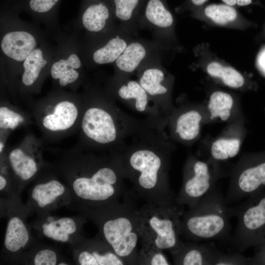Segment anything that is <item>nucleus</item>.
<instances>
[{
  "mask_svg": "<svg viewBox=\"0 0 265 265\" xmlns=\"http://www.w3.org/2000/svg\"><path fill=\"white\" fill-rule=\"evenodd\" d=\"M230 207L232 217L237 223L230 242L241 252L265 238V195L250 198Z\"/></svg>",
  "mask_w": 265,
  "mask_h": 265,
  "instance_id": "7ed1b4c3",
  "label": "nucleus"
},
{
  "mask_svg": "<svg viewBox=\"0 0 265 265\" xmlns=\"http://www.w3.org/2000/svg\"><path fill=\"white\" fill-rule=\"evenodd\" d=\"M252 0H237V5L239 6L248 5L251 4Z\"/></svg>",
  "mask_w": 265,
  "mask_h": 265,
  "instance_id": "a19ab883",
  "label": "nucleus"
},
{
  "mask_svg": "<svg viewBox=\"0 0 265 265\" xmlns=\"http://www.w3.org/2000/svg\"><path fill=\"white\" fill-rule=\"evenodd\" d=\"M77 263L80 265H123L125 262L108 246L86 244L77 251Z\"/></svg>",
  "mask_w": 265,
  "mask_h": 265,
  "instance_id": "aec40b11",
  "label": "nucleus"
},
{
  "mask_svg": "<svg viewBox=\"0 0 265 265\" xmlns=\"http://www.w3.org/2000/svg\"><path fill=\"white\" fill-rule=\"evenodd\" d=\"M182 213L175 204L146 210L138 217L145 246L169 250L173 255L176 253L183 243L179 238Z\"/></svg>",
  "mask_w": 265,
  "mask_h": 265,
  "instance_id": "f03ea898",
  "label": "nucleus"
},
{
  "mask_svg": "<svg viewBox=\"0 0 265 265\" xmlns=\"http://www.w3.org/2000/svg\"><path fill=\"white\" fill-rule=\"evenodd\" d=\"M222 251L211 242L195 241L183 243L173 255L175 264L183 265H216Z\"/></svg>",
  "mask_w": 265,
  "mask_h": 265,
  "instance_id": "dca6fc26",
  "label": "nucleus"
},
{
  "mask_svg": "<svg viewBox=\"0 0 265 265\" xmlns=\"http://www.w3.org/2000/svg\"><path fill=\"white\" fill-rule=\"evenodd\" d=\"M161 58L151 60L137 71V80L152 101L160 103L169 91V77L161 64Z\"/></svg>",
  "mask_w": 265,
  "mask_h": 265,
  "instance_id": "2eb2a0df",
  "label": "nucleus"
},
{
  "mask_svg": "<svg viewBox=\"0 0 265 265\" xmlns=\"http://www.w3.org/2000/svg\"><path fill=\"white\" fill-rule=\"evenodd\" d=\"M82 62L79 55L72 53L66 58H61L53 63L50 74L52 78L58 80L62 86H66L76 81L80 76L79 69Z\"/></svg>",
  "mask_w": 265,
  "mask_h": 265,
  "instance_id": "412c9836",
  "label": "nucleus"
},
{
  "mask_svg": "<svg viewBox=\"0 0 265 265\" xmlns=\"http://www.w3.org/2000/svg\"><path fill=\"white\" fill-rule=\"evenodd\" d=\"M250 260L240 252L225 253L222 251L216 262V265H243L250 264Z\"/></svg>",
  "mask_w": 265,
  "mask_h": 265,
  "instance_id": "72a5a7b5",
  "label": "nucleus"
},
{
  "mask_svg": "<svg viewBox=\"0 0 265 265\" xmlns=\"http://www.w3.org/2000/svg\"><path fill=\"white\" fill-rule=\"evenodd\" d=\"M255 263H265V245L264 246L263 250L261 251L257 257L251 261L250 264Z\"/></svg>",
  "mask_w": 265,
  "mask_h": 265,
  "instance_id": "e433bc0d",
  "label": "nucleus"
},
{
  "mask_svg": "<svg viewBox=\"0 0 265 265\" xmlns=\"http://www.w3.org/2000/svg\"><path fill=\"white\" fill-rule=\"evenodd\" d=\"M77 103L69 98L57 99L44 107L39 122L42 129L57 133L65 132L77 123L80 115Z\"/></svg>",
  "mask_w": 265,
  "mask_h": 265,
  "instance_id": "ddd939ff",
  "label": "nucleus"
},
{
  "mask_svg": "<svg viewBox=\"0 0 265 265\" xmlns=\"http://www.w3.org/2000/svg\"><path fill=\"white\" fill-rule=\"evenodd\" d=\"M61 0H22L19 6L31 13L41 16L53 14L57 9Z\"/></svg>",
  "mask_w": 265,
  "mask_h": 265,
  "instance_id": "2f4dec72",
  "label": "nucleus"
},
{
  "mask_svg": "<svg viewBox=\"0 0 265 265\" xmlns=\"http://www.w3.org/2000/svg\"><path fill=\"white\" fill-rule=\"evenodd\" d=\"M174 23L166 0H147L138 20V28L147 29L164 50L168 47Z\"/></svg>",
  "mask_w": 265,
  "mask_h": 265,
  "instance_id": "1a4fd4ad",
  "label": "nucleus"
},
{
  "mask_svg": "<svg viewBox=\"0 0 265 265\" xmlns=\"http://www.w3.org/2000/svg\"><path fill=\"white\" fill-rule=\"evenodd\" d=\"M48 63L42 49H35L23 62L22 84L26 87L33 85Z\"/></svg>",
  "mask_w": 265,
  "mask_h": 265,
  "instance_id": "a878e982",
  "label": "nucleus"
},
{
  "mask_svg": "<svg viewBox=\"0 0 265 265\" xmlns=\"http://www.w3.org/2000/svg\"><path fill=\"white\" fill-rule=\"evenodd\" d=\"M202 10L207 18L220 25H225L234 21L238 16L233 6L224 3L210 4L205 6Z\"/></svg>",
  "mask_w": 265,
  "mask_h": 265,
  "instance_id": "c756f323",
  "label": "nucleus"
},
{
  "mask_svg": "<svg viewBox=\"0 0 265 265\" xmlns=\"http://www.w3.org/2000/svg\"><path fill=\"white\" fill-rule=\"evenodd\" d=\"M147 0H110L117 25L133 36L137 35L138 20Z\"/></svg>",
  "mask_w": 265,
  "mask_h": 265,
  "instance_id": "6ab92c4d",
  "label": "nucleus"
},
{
  "mask_svg": "<svg viewBox=\"0 0 265 265\" xmlns=\"http://www.w3.org/2000/svg\"><path fill=\"white\" fill-rule=\"evenodd\" d=\"M42 233L47 238L56 241L66 243L77 231V225L74 219L64 217L54 219L50 216L42 226Z\"/></svg>",
  "mask_w": 265,
  "mask_h": 265,
  "instance_id": "393cba45",
  "label": "nucleus"
},
{
  "mask_svg": "<svg viewBox=\"0 0 265 265\" xmlns=\"http://www.w3.org/2000/svg\"><path fill=\"white\" fill-rule=\"evenodd\" d=\"M37 46L35 36L24 30L7 32L0 41L3 53L11 60L20 62H23Z\"/></svg>",
  "mask_w": 265,
  "mask_h": 265,
  "instance_id": "f3484780",
  "label": "nucleus"
},
{
  "mask_svg": "<svg viewBox=\"0 0 265 265\" xmlns=\"http://www.w3.org/2000/svg\"><path fill=\"white\" fill-rule=\"evenodd\" d=\"M142 253L145 257L146 264L151 265H170L165 256L163 254L160 250L153 247L145 246Z\"/></svg>",
  "mask_w": 265,
  "mask_h": 265,
  "instance_id": "f704fd0d",
  "label": "nucleus"
},
{
  "mask_svg": "<svg viewBox=\"0 0 265 265\" xmlns=\"http://www.w3.org/2000/svg\"><path fill=\"white\" fill-rule=\"evenodd\" d=\"M226 5L234 6L237 5V0H221Z\"/></svg>",
  "mask_w": 265,
  "mask_h": 265,
  "instance_id": "79ce46f5",
  "label": "nucleus"
},
{
  "mask_svg": "<svg viewBox=\"0 0 265 265\" xmlns=\"http://www.w3.org/2000/svg\"><path fill=\"white\" fill-rule=\"evenodd\" d=\"M240 141L238 139L221 138L214 141L211 147L212 158L216 160H225L235 157L238 153Z\"/></svg>",
  "mask_w": 265,
  "mask_h": 265,
  "instance_id": "7c9ffc66",
  "label": "nucleus"
},
{
  "mask_svg": "<svg viewBox=\"0 0 265 265\" xmlns=\"http://www.w3.org/2000/svg\"><path fill=\"white\" fill-rule=\"evenodd\" d=\"M120 176L112 166L101 164L90 166L75 176L71 182L74 195L88 204H101L112 199L118 190Z\"/></svg>",
  "mask_w": 265,
  "mask_h": 265,
  "instance_id": "20e7f679",
  "label": "nucleus"
},
{
  "mask_svg": "<svg viewBox=\"0 0 265 265\" xmlns=\"http://www.w3.org/2000/svg\"><path fill=\"white\" fill-rule=\"evenodd\" d=\"M163 51L154 40L133 37L114 63L115 75L130 77L147 62L161 58Z\"/></svg>",
  "mask_w": 265,
  "mask_h": 265,
  "instance_id": "9d476101",
  "label": "nucleus"
},
{
  "mask_svg": "<svg viewBox=\"0 0 265 265\" xmlns=\"http://www.w3.org/2000/svg\"><path fill=\"white\" fill-rule=\"evenodd\" d=\"M185 175L176 202L186 205L189 209L196 207L202 199L215 187L216 178L213 177L208 163L195 160Z\"/></svg>",
  "mask_w": 265,
  "mask_h": 265,
  "instance_id": "6e6552de",
  "label": "nucleus"
},
{
  "mask_svg": "<svg viewBox=\"0 0 265 265\" xmlns=\"http://www.w3.org/2000/svg\"><path fill=\"white\" fill-rule=\"evenodd\" d=\"M207 0H187V3L191 7H198L203 6Z\"/></svg>",
  "mask_w": 265,
  "mask_h": 265,
  "instance_id": "4c0bfd02",
  "label": "nucleus"
},
{
  "mask_svg": "<svg viewBox=\"0 0 265 265\" xmlns=\"http://www.w3.org/2000/svg\"><path fill=\"white\" fill-rule=\"evenodd\" d=\"M128 163L130 169L136 174V184L144 192H153L160 184L170 190L166 182L162 180L163 159L156 149L150 147H139L130 154Z\"/></svg>",
  "mask_w": 265,
  "mask_h": 265,
  "instance_id": "423d86ee",
  "label": "nucleus"
},
{
  "mask_svg": "<svg viewBox=\"0 0 265 265\" xmlns=\"http://www.w3.org/2000/svg\"><path fill=\"white\" fill-rule=\"evenodd\" d=\"M25 121L20 113L7 106L0 107V128L2 130H14Z\"/></svg>",
  "mask_w": 265,
  "mask_h": 265,
  "instance_id": "473e14b6",
  "label": "nucleus"
},
{
  "mask_svg": "<svg viewBox=\"0 0 265 265\" xmlns=\"http://www.w3.org/2000/svg\"><path fill=\"white\" fill-rule=\"evenodd\" d=\"M57 263L56 252L50 249H43L35 255L33 264L35 265H55Z\"/></svg>",
  "mask_w": 265,
  "mask_h": 265,
  "instance_id": "c9c22d12",
  "label": "nucleus"
},
{
  "mask_svg": "<svg viewBox=\"0 0 265 265\" xmlns=\"http://www.w3.org/2000/svg\"><path fill=\"white\" fill-rule=\"evenodd\" d=\"M259 64L261 69L264 73H265V50L260 55L259 58Z\"/></svg>",
  "mask_w": 265,
  "mask_h": 265,
  "instance_id": "58836bf2",
  "label": "nucleus"
},
{
  "mask_svg": "<svg viewBox=\"0 0 265 265\" xmlns=\"http://www.w3.org/2000/svg\"><path fill=\"white\" fill-rule=\"evenodd\" d=\"M233 105V100L230 94L219 91L213 92L211 95L208 104L211 118L219 117L223 121L227 120Z\"/></svg>",
  "mask_w": 265,
  "mask_h": 265,
  "instance_id": "c85d7f7f",
  "label": "nucleus"
},
{
  "mask_svg": "<svg viewBox=\"0 0 265 265\" xmlns=\"http://www.w3.org/2000/svg\"><path fill=\"white\" fill-rule=\"evenodd\" d=\"M7 181L6 178L1 174L0 175V190H3L6 186Z\"/></svg>",
  "mask_w": 265,
  "mask_h": 265,
  "instance_id": "ea45409f",
  "label": "nucleus"
},
{
  "mask_svg": "<svg viewBox=\"0 0 265 265\" xmlns=\"http://www.w3.org/2000/svg\"><path fill=\"white\" fill-rule=\"evenodd\" d=\"M114 94L121 100L132 103L138 112H144L152 101L137 80L115 75L111 83Z\"/></svg>",
  "mask_w": 265,
  "mask_h": 265,
  "instance_id": "a211bd4d",
  "label": "nucleus"
},
{
  "mask_svg": "<svg viewBox=\"0 0 265 265\" xmlns=\"http://www.w3.org/2000/svg\"><path fill=\"white\" fill-rule=\"evenodd\" d=\"M93 38L88 52L90 62L93 65L113 64L133 36L118 26L112 31Z\"/></svg>",
  "mask_w": 265,
  "mask_h": 265,
  "instance_id": "9b49d317",
  "label": "nucleus"
},
{
  "mask_svg": "<svg viewBox=\"0 0 265 265\" xmlns=\"http://www.w3.org/2000/svg\"><path fill=\"white\" fill-rule=\"evenodd\" d=\"M4 143L2 141H0V153H1L4 148Z\"/></svg>",
  "mask_w": 265,
  "mask_h": 265,
  "instance_id": "37998d69",
  "label": "nucleus"
},
{
  "mask_svg": "<svg viewBox=\"0 0 265 265\" xmlns=\"http://www.w3.org/2000/svg\"><path fill=\"white\" fill-rule=\"evenodd\" d=\"M29 233L25 223L17 216L8 220L4 237V245L6 250L16 253L24 249L29 241Z\"/></svg>",
  "mask_w": 265,
  "mask_h": 265,
  "instance_id": "5701e85b",
  "label": "nucleus"
},
{
  "mask_svg": "<svg viewBox=\"0 0 265 265\" xmlns=\"http://www.w3.org/2000/svg\"><path fill=\"white\" fill-rule=\"evenodd\" d=\"M81 26L93 38L118 26L110 0H83L80 14Z\"/></svg>",
  "mask_w": 265,
  "mask_h": 265,
  "instance_id": "f8f14e48",
  "label": "nucleus"
},
{
  "mask_svg": "<svg viewBox=\"0 0 265 265\" xmlns=\"http://www.w3.org/2000/svg\"><path fill=\"white\" fill-rule=\"evenodd\" d=\"M124 213L114 214L102 222L101 231L105 242L123 260L136 249L141 235L139 220Z\"/></svg>",
  "mask_w": 265,
  "mask_h": 265,
  "instance_id": "39448f33",
  "label": "nucleus"
},
{
  "mask_svg": "<svg viewBox=\"0 0 265 265\" xmlns=\"http://www.w3.org/2000/svg\"><path fill=\"white\" fill-rule=\"evenodd\" d=\"M8 159L13 172L21 181L30 180L38 171L35 158L22 148L12 150L8 154Z\"/></svg>",
  "mask_w": 265,
  "mask_h": 265,
  "instance_id": "4be33fe9",
  "label": "nucleus"
},
{
  "mask_svg": "<svg viewBox=\"0 0 265 265\" xmlns=\"http://www.w3.org/2000/svg\"><path fill=\"white\" fill-rule=\"evenodd\" d=\"M201 120V114L196 110H189L183 113L177 120L176 132L183 140H192L199 133Z\"/></svg>",
  "mask_w": 265,
  "mask_h": 265,
  "instance_id": "bb28decb",
  "label": "nucleus"
},
{
  "mask_svg": "<svg viewBox=\"0 0 265 265\" xmlns=\"http://www.w3.org/2000/svg\"><path fill=\"white\" fill-rule=\"evenodd\" d=\"M80 125L84 135L97 144H112L120 136V125L116 117L101 105L89 106L81 115Z\"/></svg>",
  "mask_w": 265,
  "mask_h": 265,
  "instance_id": "0eeeda50",
  "label": "nucleus"
},
{
  "mask_svg": "<svg viewBox=\"0 0 265 265\" xmlns=\"http://www.w3.org/2000/svg\"><path fill=\"white\" fill-rule=\"evenodd\" d=\"M265 186V162L254 166L241 167L232 179L225 196L230 205L255 195Z\"/></svg>",
  "mask_w": 265,
  "mask_h": 265,
  "instance_id": "4468645a",
  "label": "nucleus"
},
{
  "mask_svg": "<svg viewBox=\"0 0 265 265\" xmlns=\"http://www.w3.org/2000/svg\"><path fill=\"white\" fill-rule=\"evenodd\" d=\"M207 71L209 75L220 79L225 85L230 87L239 88L244 83V78L239 72L217 62L210 63L207 67Z\"/></svg>",
  "mask_w": 265,
  "mask_h": 265,
  "instance_id": "cd10ccee",
  "label": "nucleus"
},
{
  "mask_svg": "<svg viewBox=\"0 0 265 265\" xmlns=\"http://www.w3.org/2000/svg\"><path fill=\"white\" fill-rule=\"evenodd\" d=\"M230 207L225 196L216 186L194 208L181 217L180 233L194 241H230L232 232Z\"/></svg>",
  "mask_w": 265,
  "mask_h": 265,
  "instance_id": "f257e3e1",
  "label": "nucleus"
},
{
  "mask_svg": "<svg viewBox=\"0 0 265 265\" xmlns=\"http://www.w3.org/2000/svg\"><path fill=\"white\" fill-rule=\"evenodd\" d=\"M65 191L63 184L52 179L36 184L32 189L31 198L38 208H45L54 203Z\"/></svg>",
  "mask_w": 265,
  "mask_h": 265,
  "instance_id": "b1692460",
  "label": "nucleus"
}]
</instances>
